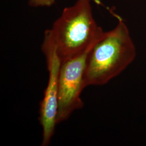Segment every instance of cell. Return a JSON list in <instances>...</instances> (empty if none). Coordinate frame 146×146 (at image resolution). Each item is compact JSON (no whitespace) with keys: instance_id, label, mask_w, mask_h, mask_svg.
I'll return each instance as SVG.
<instances>
[{"instance_id":"obj_1","label":"cell","mask_w":146,"mask_h":146,"mask_svg":"<svg viewBox=\"0 0 146 146\" xmlns=\"http://www.w3.org/2000/svg\"><path fill=\"white\" fill-rule=\"evenodd\" d=\"M77 0L64 8L44 37L55 47L61 63L91 49L104 31L94 19L91 2Z\"/></svg>"},{"instance_id":"obj_2","label":"cell","mask_w":146,"mask_h":146,"mask_svg":"<svg viewBox=\"0 0 146 146\" xmlns=\"http://www.w3.org/2000/svg\"><path fill=\"white\" fill-rule=\"evenodd\" d=\"M135 46L128 27L118 23L103 35L89 51L86 61L84 86H102L120 75L134 61Z\"/></svg>"},{"instance_id":"obj_3","label":"cell","mask_w":146,"mask_h":146,"mask_svg":"<svg viewBox=\"0 0 146 146\" xmlns=\"http://www.w3.org/2000/svg\"><path fill=\"white\" fill-rule=\"evenodd\" d=\"M90 50L61 63L58 76L57 124L67 120L74 111L84 107L81 94L84 88V72Z\"/></svg>"},{"instance_id":"obj_4","label":"cell","mask_w":146,"mask_h":146,"mask_svg":"<svg viewBox=\"0 0 146 146\" xmlns=\"http://www.w3.org/2000/svg\"><path fill=\"white\" fill-rule=\"evenodd\" d=\"M41 49L46 58L49 77L41 102L39 120L43 131L41 146H47L50 143L57 125L58 76L61 61L55 47L44 37Z\"/></svg>"},{"instance_id":"obj_5","label":"cell","mask_w":146,"mask_h":146,"mask_svg":"<svg viewBox=\"0 0 146 146\" xmlns=\"http://www.w3.org/2000/svg\"><path fill=\"white\" fill-rule=\"evenodd\" d=\"M55 0H29L28 5L32 7H50L54 4Z\"/></svg>"}]
</instances>
